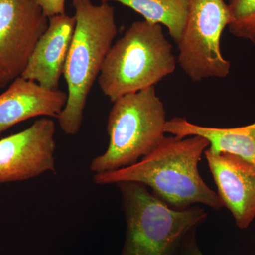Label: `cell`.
I'll use <instances>...</instances> for the list:
<instances>
[{
    "label": "cell",
    "mask_w": 255,
    "mask_h": 255,
    "mask_svg": "<svg viewBox=\"0 0 255 255\" xmlns=\"http://www.w3.org/2000/svg\"><path fill=\"white\" fill-rule=\"evenodd\" d=\"M209 142L199 135L165 136L148 155L129 167L95 174L98 185L122 182H138L174 209L203 204L220 211L223 208L217 192L199 173V164Z\"/></svg>",
    "instance_id": "obj_1"
},
{
    "label": "cell",
    "mask_w": 255,
    "mask_h": 255,
    "mask_svg": "<svg viewBox=\"0 0 255 255\" xmlns=\"http://www.w3.org/2000/svg\"><path fill=\"white\" fill-rule=\"evenodd\" d=\"M73 6L76 23L63 71L68 100L58 117L68 135L80 131L87 97L117 34L115 9L109 3L73 0Z\"/></svg>",
    "instance_id": "obj_2"
},
{
    "label": "cell",
    "mask_w": 255,
    "mask_h": 255,
    "mask_svg": "<svg viewBox=\"0 0 255 255\" xmlns=\"http://www.w3.org/2000/svg\"><path fill=\"white\" fill-rule=\"evenodd\" d=\"M116 185L127 224L120 255H181L187 240L209 217L199 205L172 209L140 183Z\"/></svg>",
    "instance_id": "obj_3"
},
{
    "label": "cell",
    "mask_w": 255,
    "mask_h": 255,
    "mask_svg": "<svg viewBox=\"0 0 255 255\" xmlns=\"http://www.w3.org/2000/svg\"><path fill=\"white\" fill-rule=\"evenodd\" d=\"M177 59L162 25L135 21L107 55L98 84L114 103L124 95L155 87L174 73Z\"/></svg>",
    "instance_id": "obj_4"
},
{
    "label": "cell",
    "mask_w": 255,
    "mask_h": 255,
    "mask_svg": "<svg viewBox=\"0 0 255 255\" xmlns=\"http://www.w3.org/2000/svg\"><path fill=\"white\" fill-rule=\"evenodd\" d=\"M113 104L107 124L108 147L90 162V169L95 174L137 163L166 136V110L155 87L124 95Z\"/></svg>",
    "instance_id": "obj_5"
},
{
    "label": "cell",
    "mask_w": 255,
    "mask_h": 255,
    "mask_svg": "<svg viewBox=\"0 0 255 255\" xmlns=\"http://www.w3.org/2000/svg\"><path fill=\"white\" fill-rule=\"evenodd\" d=\"M230 18L225 0H189L185 25L177 45L178 63L192 81L229 75L231 63L221 53V39Z\"/></svg>",
    "instance_id": "obj_6"
},
{
    "label": "cell",
    "mask_w": 255,
    "mask_h": 255,
    "mask_svg": "<svg viewBox=\"0 0 255 255\" xmlns=\"http://www.w3.org/2000/svg\"><path fill=\"white\" fill-rule=\"evenodd\" d=\"M48 26L35 0H0V89L22 75Z\"/></svg>",
    "instance_id": "obj_7"
},
{
    "label": "cell",
    "mask_w": 255,
    "mask_h": 255,
    "mask_svg": "<svg viewBox=\"0 0 255 255\" xmlns=\"http://www.w3.org/2000/svg\"><path fill=\"white\" fill-rule=\"evenodd\" d=\"M55 123L43 117L0 140V183L21 182L55 172Z\"/></svg>",
    "instance_id": "obj_8"
},
{
    "label": "cell",
    "mask_w": 255,
    "mask_h": 255,
    "mask_svg": "<svg viewBox=\"0 0 255 255\" xmlns=\"http://www.w3.org/2000/svg\"><path fill=\"white\" fill-rule=\"evenodd\" d=\"M204 155L223 207L229 210L238 228L246 229L255 219V164L208 148Z\"/></svg>",
    "instance_id": "obj_9"
},
{
    "label": "cell",
    "mask_w": 255,
    "mask_h": 255,
    "mask_svg": "<svg viewBox=\"0 0 255 255\" xmlns=\"http://www.w3.org/2000/svg\"><path fill=\"white\" fill-rule=\"evenodd\" d=\"M75 23L74 16L66 14L48 18V28L36 43L21 76L48 90H58Z\"/></svg>",
    "instance_id": "obj_10"
},
{
    "label": "cell",
    "mask_w": 255,
    "mask_h": 255,
    "mask_svg": "<svg viewBox=\"0 0 255 255\" xmlns=\"http://www.w3.org/2000/svg\"><path fill=\"white\" fill-rule=\"evenodd\" d=\"M68 100V93L48 90L20 76L0 94V135L20 122L37 117L57 118Z\"/></svg>",
    "instance_id": "obj_11"
},
{
    "label": "cell",
    "mask_w": 255,
    "mask_h": 255,
    "mask_svg": "<svg viewBox=\"0 0 255 255\" xmlns=\"http://www.w3.org/2000/svg\"><path fill=\"white\" fill-rule=\"evenodd\" d=\"M164 131L180 137L199 135L208 140L213 153L228 152L255 164V122L241 127H209L174 117L167 120Z\"/></svg>",
    "instance_id": "obj_12"
},
{
    "label": "cell",
    "mask_w": 255,
    "mask_h": 255,
    "mask_svg": "<svg viewBox=\"0 0 255 255\" xmlns=\"http://www.w3.org/2000/svg\"><path fill=\"white\" fill-rule=\"evenodd\" d=\"M101 3H120L141 15L145 21L165 26L178 43L185 25L189 0H98Z\"/></svg>",
    "instance_id": "obj_13"
},
{
    "label": "cell",
    "mask_w": 255,
    "mask_h": 255,
    "mask_svg": "<svg viewBox=\"0 0 255 255\" xmlns=\"http://www.w3.org/2000/svg\"><path fill=\"white\" fill-rule=\"evenodd\" d=\"M228 6L231 34L255 45V0H231Z\"/></svg>",
    "instance_id": "obj_14"
},
{
    "label": "cell",
    "mask_w": 255,
    "mask_h": 255,
    "mask_svg": "<svg viewBox=\"0 0 255 255\" xmlns=\"http://www.w3.org/2000/svg\"><path fill=\"white\" fill-rule=\"evenodd\" d=\"M48 18L65 14L67 0H35Z\"/></svg>",
    "instance_id": "obj_15"
},
{
    "label": "cell",
    "mask_w": 255,
    "mask_h": 255,
    "mask_svg": "<svg viewBox=\"0 0 255 255\" xmlns=\"http://www.w3.org/2000/svg\"><path fill=\"white\" fill-rule=\"evenodd\" d=\"M181 255H204L198 245L196 233L191 235L187 240Z\"/></svg>",
    "instance_id": "obj_16"
},
{
    "label": "cell",
    "mask_w": 255,
    "mask_h": 255,
    "mask_svg": "<svg viewBox=\"0 0 255 255\" xmlns=\"http://www.w3.org/2000/svg\"><path fill=\"white\" fill-rule=\"evenodd\" d=\"M230 1H231V0H228V2H229Z\"/></svg>",
    "instance_id": "obj_17"
}]
</instances>
